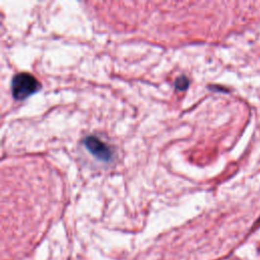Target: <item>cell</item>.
<instances>
[{
	"label": "cell",
	"instance_id": "obj_3",
	"mask_svg": "<svg viewBox=\"0 0 260 260\" xmlns=\"http://www.w3.org/2000/svg\"><path fill=\"white\" fill-rule=\"evenodd\" d=\"M175 87L178 91H185L189 87V80L186 76H180L176 79Z\"/></svg>",
	"mask_w": 260,
	"mask_h": 260
},
{
	"label": "cell",
	"instance_id": "obj_4",
	"mask_svg": "<svg viewBox=\"0 0 260 260\" xmlns=\"http://www.w3.org/2000/svg\"><path fill=\"white\" fill-rule=\"evenodd\" d=\"M259 223H260V220H259Z\"/></svg>",
	"mask_w": 260,
	"mask_h": 260
},
{
	"label": "cell",
	"instance_id": "obj_1",
	"mask_svg": "<svg viewBox=\"0 0 260 260\" xmlns=\"http://www.w3.org/2000/svg\"><path fill=\"white\" fill-rule=\"evenodd\" d=\"M41 89L38 79L30 73H19L13 76L11 81V91L13 98L23 101L37 93Z\"/></svg>",
	"mask_w": 260,
	"mask_h": 260
},
{
	"label": "cell",
	"instance_id": "obj_2",
	"mask_svg": "<svg viewBox=\"0 0 260 260\" xmlns=\"http://www.w3.org/2000/svg\"><path fill=\"white\" fill-rule=\"evenodd\" d=\"M86 147L89 152L97 159L102 161H110L112 158V152L109 146L104 143L101 140L95 138V136H89L84 142Z\"/></svg>",
	"mask_w": 260,
	"mask_h": 260
}]
</instances>
